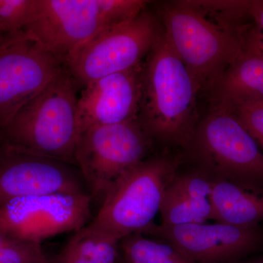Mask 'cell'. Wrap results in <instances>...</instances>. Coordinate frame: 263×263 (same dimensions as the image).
Wrapping results in <instances>:
<instances>
[{"label":"cell","instance_id":"obj_1","mask_svg":"<svg viewBox=\"0 0 263 263\" xmlns=\"http://www.w3.org/2000/svg\"><path fill=\"white\" fill-rule=\"evenodd\" d=\"M164 34L190 71L199 92H212L247 37L238 26L227 23L196 1L174 2L160 10Z\"/></svg>","mask_w":263,"mask_h":263},{"label":"cell","instance_id":"obj_2","mask_svg":"<svg viewBox=\"0 0 263 263\" xmlns=\"http://www.w3.org/2000/svg\"><path fill=\"white\" fill-rule=\"evenodd\" d=\"M148 56L140 122L148 136L186 143L196 117V82L163 31Z\"/></svg>","mask_w":263,"mask_h":263},{"label":"cell","instance_id":"obj_3","mask_svg":"<svg viewBox=\"0 0 263 263\" xmlns=\"http://www.w3.org/2000/svg\"><path fill=\"white\" fill-rule=\"evenodd\" d=\"M78 100L76 82L63 69L0 131L1 142L76 166Z\"/></svg>","mask_w":263,"mask_h":263},{"label":"cell","instance_id":"obj_4","mask_svg":"<svg viewBox=\"0 0 263 263\" xmlns=\"http://www.w3.org/2000/svg\"><path fill=\"white\" fill-rule=\"evenodd\" d=\"M142 0H37L23 32L62 63L103 29L144 11Z\"/></svg>","mask_w":263,"mask_h":263},{"label":"cell","instance_id":"obj_5","mask_svg":"<svg viewBox=\"0 0 263 263\" xmlns=\"http://www.w3.org/2000/svg\"><path fill=\"white\" fill-rule=\"evenodd\" d=\"M171 170L163 160L143 161L117 180L104 197L90 230L120 241L143 233L160 212L166 187L164 179Z\"/></svg>","mask_w":263,"mask_h":263},{"label":"cell","instance_id":"obj_6","mask_svg":"<svg viewBox=\"0 0 263 263\" xmlns=\"http://www.w3.org/2000/svg\"><path fill=\"white\" fill-rule=\"evenodd\" d=\"M157 19L143 11L110 26L74 50L65 63L75 82L86 86L105 76L129 70L148 54L162 32Z\"/></svg>","mask_w":263,"mask_h":263},{"label":"cell","instance_id":"obj_7","mask_svg":"<svg viewBox=\"0 0 263 263\" xmlns=\"http://www.w3.org/2000/svg\"><path fill=\"white\" fill-rule=\"evenodd\" d=\"M147 138L139 119L89 128L79 135L76 166L91 197L103 200L124 173L144 161Z\"/></svg>","mask_w":263,"mask_h":263},{"label":"cell","instance_id":"obj_8","mask_svg":"<svg viewBox=\"0 0 263 263\" xmlns=\"http://www.w3.org/2000/svg\"><path fill=\"white\" fill-rule=\"evenodd\" d=\"M90 194L55 193L18 197L0 205V233L12 239L41 243L87 226Z\"/></svg>","mask_w":263,"mask_h":263},{"label":"cell","instance_id":"obj_9","mask_svg":"<svg viewBox=\"0 0 263 263\" xmlns=\"http://www.w3.org/2000/svg\"><path fill=\"white\" fill-rule=\"evenodd\" d=\"M62 62L24 32L0 44V131L63 70Z\"/></svg>","mask_w":263,"mask_h":263},{"label":"cell","instance_id":"obj_10","mask_svg":"<svg viewBox=\"0 0 263 263\" xmlns=\"http://www.w3.org/2000/svg\"><path fill=\"white\" fill-rule=\"evenodd\" d=\"M74 166L0 142V205L33 195L89 194Z\"/></svg>","mask_w":263,"mask_h":263},{"label":"cell","instance_id":"obj_11","mask_svg":"<svg viewBox=\"0 0 263 263\" xmlns=\"http://www.w3.org/2000/svg\"><path fill=\"white\" fill-rule=\"evenodd\" d=\"M143 72L144 67L140 63L85 86L78 100L79 135L89 128L138 119L143 98Z\"/></svg>","mask_w":263,"mask_h":263},{"label":"cell","instance_id":"obj_12","mask_svg":"<svg viewBox=\"0 0 263 263\" xmlns=\"http://www.w3.org/2000/svg\"><path fill=\"white\" fill-rule=\"evenodd\" d=\"M143 233L162 238L195 263H228L257 243L253 228L215 224H152Z\"/></svg>","mask_w":263,"mask_h":263},{"label":"cell","instance_id":"obj_13","mask_svg":"<svg viewBox=\"0 0 263 263\" xmlns=\"http://www.w3.org/2000/svg\"><path fill=\"white\" fill-rule=\"evenodd\" d=\"M204 155L224 171L240 176H263V153L235 114L212 110L197 129Z\"/></svg>","mask_w":263,"mask_h":263},{"label":"cell","instance_id":"obj_14","mask_svg":"<svg viewBox=\"0 0 263 263\" xmlns=\"http://www.w3.org/2000/svg\"><path fill=\"white\" fill-rule=\"evenodd\" d=\"M212 110L263 103V54L249 41L210 93Z\"/></svg>","mask_w":263,"mask_h":263},{"label":"cell","instance_id":"obj_15","mask_svg":"<svg viewBox=\"0 0 263 263\" xmlns=\"http://www.w3.org/2000/svg\"><path fill=\"white\" fill-rule=\"evenodd\" d=\"M212 219L218 222L253 228L263 219V197L247 193L228 181L213 183L210 198Z\"/></svg>","mask_w":263,"mask_h":263},{"label":"cell","instance_id":"obj_16","mask_svg":"<svg viewBox=\"0 0 263 263\" xmlns=\"http://www.w3.org/2000/svg\"><path fill=\"white\" fill-rule=\"evenodd\" d=\"M119 242L86 226L76 232L60 253L50 257L49 263H118Z\"/></svg>","mask_w":263,"mask_h":263},{"label":"cell","instance_id":"obj_17","mask_svg":"<svg viewBox=\"0 0 263 263\" xmlns=\"http://www.w3.org/2000/svg\"><path fill=\"white\" fill-rule=\"evenodd\" d=\"M122 263H195L168 242L157 241L136 233L119 242Z\"/></svg>","mask_w":263,"mask_h":263},{"label":"cell","instance_id":"obj_18","mask_svg":"<svg viewBox=\"0 0 263 263\" xmlns=\"http://www.w3.org/2000/svg\"><path fill=\"white\" fill-rule=\"evenodd\" d=\"M160 212L162 224L178 226L204 223L212 219L210 200H195L166 188Z\"/></svg>","mask_w":263,"mask_h":263},{"label":"cell","instance_id":"obj_19","mask_svg":"<svg viewBox=\"0 0 263 263\" xmlns=\"http://www.w3.org/2000/svg\"><path fill=\"white\" fill-rule=\"evenodd\" d=\"M37 0H0V31L5 34L23 32L32 21Z\"/></svg>","mask_w":263,"mask_h":263},{"label":"cell","instance_id":"obj_20","mask_svg":"<svg viewBox=\"0 0 263 263\" xmlns=\"http://www.w3.org/2000/svg\"><path fill=\"white\" fill-rule=\"evenodd\" d=\"M41 243L13 240L0 247V263H49Z\"/></svg>","mask_w":263,"mask_h":263},{"label":"cell","instance_id":"obj_21","mask_svg":"<svg viewBox=\"0 0 263 263\" xmlns=\"http://www.w3.org/2000/svg\"><path fill=\"white\" fill-rule=\"evenodd\" d=\"M232 112L252 137L263 146V103H248L235 107Z\"/></svg>","mask_w":263,"mask_h":263},{"label":"cell","instance_id":"obj_22","mask_svg":"<svg viewBox=\"0 0 263 263\" xmlns=\"http://www.w3.org/2000/svg\"><path fill=\"white\" fill-rule=\"evenodd\" d=\"M170 188L182 196L195 200H207L212 193L213 183L199 176L180 178Z\"/></svg>","mask_w":263,"mask_h":263},{"label":"cell","instance_id":"obj_23","mask_svg":"<svg viewBox=\"0 0 263 263\" xmlns=\"http://www.w3.org/2000/svg\"><path fill=\"white\" fill-rule=\"evenodd\" d=\"M249 14L258 29V33H252V43L263 54V0L250 1Z\"/></svg>","mask_w":263,"mask_h":263},{"label":"cell","instance_id":"obj_24","mask_svg":"<svg viewBox=\"0 0 263 263\" xmlns=\"http://www.w3.org/2000/svg\"><path fill=\"white\" fill-rule=\"evenodd\" d=\"M14 239H12L9 237L6 236V235L0 233V247L8 245V243H10Z\"/></svg>","mask_w":263,"mask_h":263},{"label":"cell","instance_id":"obj_25","mask_svg":"<svg viewBox=\"0 0 263 263\" xmlns=\"http://www.w3.org/2000/svg\"><path fill=\"white\" fill-rule=\"evenodd\" d=\"M6 36V34H5L4 33H3L0 31V44L4 41Z\"/></svg>","mask_w":263,"mask_h":263},{"label":"cell","instance_id":"obj_26","mask_svg":"<svg viewBox=\"0 0 263 263\" xmlns=\"http://www.w3.org/2000/svg\"><path fill=\"white\" fill-rule=\"evenodd\" d=\"M247 263H263V259H257V260L251 261Z\"/></svg>","mask_w":263,"mask_h":263},{"label":"cell","instance_id":"obj_27","mask_svg":"<svg viewBox=\"0 0 263 263\" xmlns=\"http://www.w3.org/2000/svg\"><path fill=\"white\" fill-rule=\"evenodd\" d=\"M0 142H1V136H0Z\"/></svg>","mask_w":263,"mask_h":263},{"label":"cell","instance_id":"obj_28","mask_svg":"<svg viewBox=\"0 0 263 263\" xmlns=\"http://www.w3.org/2000/svg\"></svg>","mask_w":263,"mask_h":263}]
</instances>
